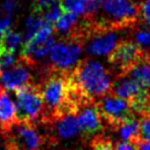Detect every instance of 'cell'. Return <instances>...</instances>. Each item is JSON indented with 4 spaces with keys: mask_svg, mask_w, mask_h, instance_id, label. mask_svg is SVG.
<instances>
[{
    "mask_svg": "<svg viewBox=\"0 0 150 150\" xmlns=\"http://www.w3.org/2000/svg\"><path fill=\"white\" fill-rule=\"evenodd\" d=\"M4 135L8 150H41L45 141L35 125L18 120Z\"/></svg>",
    "mask_w": 150,
    "mask_h": 150,
    "instance_id": "4",
    "label": "cell"
},
{
    "mask_svg": "<svg viewBox=\"0 0 150 150\" xmlns=\"http://www.w3.org/2000/svg\"><path fill=\"white\" fill-rule=\"evenodd\" d=\"M84 17L87 19V21H91L94 18V16L98 12L99 8L102 7V4H103V0H84Z\"/></svg>",
    "mask_w": 150,
    "mask_h": 150,
    "instance_id": "22",
    "label": "cell"
},
{
    "mask_svg": "<svg viewBox=\"0 0 150 150\" xmlns=\"http://www.w3.org/2000/svg\"><path fill=\"white\" fill-rule=\"evenodd\" d=\"M116 150H138V147L135 142H128V141H122L119 142L116 146Z\"/></svg>",
    "mask_w": 150,
    "mask_h": 150,
    "instance_id": "27",
    "label": "cell"
},
{
    "mask_svg": "<svg viewBox=\"0 0 150 150\" xmlns=\"http://www.w3.org/2000/svg\"><path fill=\"white\" fill-rule=\"evenodd\" d=\"M77 114L76 117L80 130L85 136L94 135L102 129V117L96 107V103H88L82 106Z\"/></svg>",
    "mask_w": 150,
    "mask_h": 150,
    "instance_id": "9",
    "label": "cell"
},
{
    "mask_svg": "<svg viewBox=\"0 0 150 150\" xmlns=\"http://www.w3.org/2000/svg\"><path fill=\"white\" fill-rule=\"evenodd\" d=\"M5 87H4V86H2V85H1V84H0V94H1V93H2V92H4V91H5Z\"/></svg>",
    "mask_w": 150,
    "mask_h": 150,
    "instance_id": "29",
    "label": "cell"
},
{
    "mask_svg": "<svg viewBox=\"0 0 150 150\" xmlns=\"http://www.w3.org/2000/svg\"><path fill=\"white\" fill-rule=\"evenodd\" d=\"M141 60H146L139 47L130 40L118 42L109 55L108 62L115 70L118 71V76L126 75L132 66H135Z\"/></svg>",
    "mask_w": 150,
    "mask_h": 150,
    "instance_id": "6",
    "label": "cell"
},
{
    "mask_svg": "<svg viewBox=\"0 0 150 150\" xmlns=\"http://www.w3.org/2000/svg\"><path fill=\"white\" fill-rule=\"evenodd\" d=\"M71 87L85 103H95L96 98H102L110 93L112 80L106 69L99 62L83 60L69 73Z\"/></svg>",
    "mask_w": 150,
    "mask_h": 150,
    "instance_id": "1",
    "label": "cell"
},
{
    "mask_svg": "<svg viewBox=\"0 0 150 150\" xmlns=\"http://www.w3.org/2000/svg\"><path fill=\"white\" fill-rule=\"evenodd\" d=\"M17 120L31 125L44 124V103L40 86L31 84L16 92Z\"/></svg>",
    "mask_w": 150,
    "mask_h": 150,
    "instance_id": "3",
    "label": "cell"
},
{
    "mask_svg": "<svg viewBox=\"0 0 150 150\" xmlns=\"http://www.w3.org/2000/svg\"><path fill=\"white\" fill-rule=\"evenodd\" d=\"M99 20L87 21L92 33L108 32L130 27L141 17V7L132 0H103Z\"/></svg>",
    "mask_w": 150,
    "mask_h": 150,
    "instance_id": "2",
    "label": "cell"
},
{
    "mask_svg": "<svg viewBox=\"0 0 150 150\" xmlns=\"http://www.w3.org/2000/svg\"><path fill=\"white\" fill-rule=\"evenodd\" d=\"M117 44L118 37L115 32H98L89 42L87 52L92 55H106L109 54Z\"/></svg>",
    "mask_w": 150,
    "mask_h": 150,
    "instance_id": "10",
    "label": "cell"
},
{
    "mask_svg": "<svg viewBox=\"0 0 150 150\" xmlns=\"http://www.w3.org/2000/svg\"><path fill=\"white\" fill-rule=\"evenodd\" d=\"M77 20H79L77 14L72 13V12H64L61 18L53 24L54 32L61 33L67 38L79 25Z\"/></svg>",
    "mask_w": 150,
    "mask_h": 150,
    "instance_id": "14",
    "label": "cell"
},
{
    "mask_svg": "<svg viewBox=\"0 0 150 150\" xmlns=\"http://www.w3.org/2000/svg\"><path fill=\"white\" fill-rule=\"evenodd\" d=\"M96 107L100 117L114 128H118L124 122L135 119V112L129 104L110 93L102 97L98 103H96Z\"/></svg>",
    "mask_w": 150,
    "mask_h": 150,
    "instance_id": "5",
    "label": "cell"
},
{
    "mask_svg": "<svg viewBox=\"0 0 150 150\" xmlns=\"http://www.w3.org/2000/svg\"><path fill=\"white\" fill-rule=\"evenodd\" d=\"M16 122V105L6 93L5 89L0 94V131L5 132Z\"/></svg>",
    "mask_w": 150,
    "mask_h": 150,
    "instance_id": "11",
    "label": "cell"
},
{
    "mask_svg": "<svg viewBox=\"0 0 150 150\" xmlns=\"http://www.w3.org/2000/svg\"><path fill=\"white\" fill-rule=\"evenodd\" d=\"M32 67L33 65H31L28 61H25L23 57H20L17 61V64L11 70L7 71L1 75L2 86L6 89H11L17 92L28 85L34 84L32 82V75L30 72V69Z\"/></svg>",
    "mask_w": 150,
    "mask_h": 150,
    "instance_id": "8",
    "label": "cell"
},
{
    "mask_svg": "<svg viewBox=\"0 0 150 150\" xmlns=\"http://www.w3.org/2000/svg\"><path fill=\"white\" fill-rule=\"evenodd\" d=\"M92 150H116L112 140L104 137H97L92 141Z\"/></svg>",
    "mask_w": 150,
    "mask_h": 150,
    "instance_id": "23",
    "label": "cell"
},
{
    "mask_svg": "<svg viewBox=\"0 0 150 150\" xmlns=\"http://www.w3.org/2000/svg\"><path fill=\"white\" fill-rule=\"evenodd\" d=\"M140 138L150 140V116L144 117L140 122Z\"/></svg>",
    "mask_w": 150,
    "mask_h": 150,
    "instance_id": "25",
    "label": "cell"
},
{
    "mask_svg": "<svg viewBox=\"0 0 150 150\" xmlns=\"http://www.w3.org/2000/svg\"><path fill=\"white\" fill-rule=\"evenodd\" d=\"M53 122H56V131L63 138L73 137L81 131L77 117L75 115H66Z\"/></svg>",
    "mask_w": 150,
    "mask_h": 150,
    "instance_id": "13",
    "label": "cell"
},
{
    "mask_svg": "<svg viewBox=\"0 0 150 150\" xmlns=\"http://www.w3.org/2000/svg\"><path fill=\"white\" fill-rule=\"evenodd\" d=\"M47 23V22L43 19L41 14L33 12L28 18V21H27V31H25V40H24V42L31 40L39 32V30L42 27H44Z\"/></svg>",
    "mask_w": 150,
    "mask_h": 150,
    "instance_id": "18",
    "label": "cell"
},
{
    "mask_svg": "<svg viewBox=\"0 0 150 150\" xmlns=\"http://www.w3.org/2000/svg\"><path fill=\"white\" fill-rule=\"evenodd\" d=\"M83 42L79 40L66 39V41L55 43L51 50V61L53 69L62 72H71L82 52Z\"/></svg>",
    "mask_w": 150,
    "mask_h": 150,
    "instance_id": "7",
    "label": "cell"
},
{
    "mask_svg": "<svg viewBox=\"0 0 150 150\" xmlns=\"http://www.w3.org/2000/svg\"><path fill=\"white\" fill-rule=\"evenodd\" d=\"M63 13H64V12H63L61 6L59 4V5L53 6V7L49 8L47 10H45L41 16H42L43 19L47 21V23H50L53 25V24L55 23L56 21L63 16Z\"/></svg>",
    "mask_w": 150,
    "mask_h": 150,
    "instance_id": "21",
    "label": "cell"
},
{
    "mask_svg": "<svg viewBox=\"0 0 150 150\" xmlns=\"http://www.w3.org/2000/svg\"><path fill=\"white\" fill-rule=\"evenodd\" d=\"M141 7V17L144 19L146 23L150 25V0H147L145 1Z\"/></svg>",
    "mask_w": 150,
    "mask_h": 150,
    "instance_id": "26",
    "label": "cell"
},
{
    "mask_svg": "<svg viewBox=\"0 0 150 150\" xmlns=\"http://www.w3.org/2000/svg\"><path fill=\"white\" fill-rule=\"evenodd\" d=\"M17 61L18 60H16L13 53H10V52L0 49V74L2 75L7 71L11 70L17 64Z\"/></svg>",
    "mask_w": 150,
    "mask_h": 150,
    "instance_id": "20",
    "label": "cell"
},
{
    "mask_svg": "<svg viewBox=\"0 0 150 150\" xmlns=\"http://www.w3.org/2000/svg\"><path fill=\"white\" fill-rule=\"evenodd\" d=\"M135 43L144 54V57L150 62V28L145 27L139 29L135 34Z\"/></svg>",
    "mask_w": 150,
    "mask_h": 150,
    "instance_id": "17",
    "label": "cell"
},
{
    "mask_svg": "<svg viewBox=\"0 0 150 150\" xmlns=\"http://www.w3.org/2000/svg\"><path fill=\"white\" fill-rule=\"evenodd\" d=\"M60 2H61V0H35L33 4V12L42 14L45 10L53 6L59 5Z\"/></svg>",
    "mask_w": 150,
    "mask_h": 150,
    "instance_id": "24",
    "label": "cell"
},
{
    "mask_svg": "<svg viewBox=\"0 0 150 150\" xmlns=\"http://www.w3.org/2000/svg\"><path fill=\"white\" fill-rule=\"evenodd\" d=\"M149 116H150V110H149Z\"/></svg>",
    "mask_w": 150,
    "mask_h": 150,
    "instance_id": "30",
    "label": "cell"
},
{
    "mask_svg": "<svg viewBox=\"0 0 150 150\" xmlns=\"http://www.w3.org/2000/svg\"><path fill=\"white\" fill-rule=\"evenodd\" d=\"M63 12H72L75 14H84V0H61L60 2Z\"/></svg>",
    "mask_w": 150,
    "mask_h": 150,
    "instance_id": "19",
    "label": "cell"
},
{
    "mask_svg": "<svg viewBox=\"0 0 150 150\" xmlns=\"http://www.w3.org/2000/svg\"><path fill=\"white\" fill-rule=\"evenodd\" d=\"M119 130V135L124 141L135 142L140 138V122L136 119H131L124 122L117 128Z\"/></svg>",
    "mask_w": 150,
    "mask_h": 150,
    "instance_id": "15",
    "label": "cell"
},
{
    "mask_svg": "<svg viewBox=\"0 0 150 150\" xmlns=\"http://www.w3.org/2000/svg\"><path fill=\"white\" fill-rule=\"evenodd\" d=\"M20 43H21L20 33L12 31L10 29L5 31L0 37V49L10 52V53H13V54L19 47Z\"/></svg>",
    "mask_w": 150,
    "mask_h": 150,
    "instance_id": "16",
    "label": "cell"
},
{
    "mask_svg": "<svg viewBox=\"0 0 150 150\" xmlns=\"http://www.w3.org/2000/svg\"><path fill=\"white\" fill-rule=\"evenodd\" d=\"M14 8H16V2L13 0H7L4 4V6H2V9L7 11V12H11Z\"/></svg>",
    "mask_w": 150,
    "mask_h": 150,
    "instance_id": "28",
    "label": "cell"
},
{
    "mask_svg": "<svg viewBox=\"0 0 150 150\" xmlns=\"http://www.w3.org/2000/svg\"><path fill=\"white\" fill-rule=\"evenodd\" d=\"M126 76L135 81L142 89L148 91L150 87V62L147 60H141L131 67Z\"/></svg>",
    "mask_w": 150,
    "mask_h": 150,
    "instance_id": "12",
    "label": "cell"
}]
</instances>
